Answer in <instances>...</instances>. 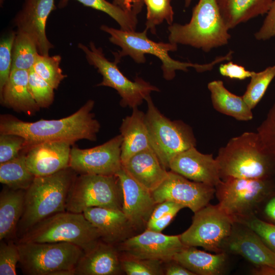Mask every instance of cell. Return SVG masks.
<instances>
[{
	"label": "cell",
	"mask_w": 275,
	"mask_h": 275,
	"mask_svg": "<svg viewBox=\"0 0 275 275\" xmlns=\"http://www.w3.org/2000/svg\"><path fill=\"white\" fill-rule=\"evenodd\" d=\"M94 101L89 100L77 111L58 120L41 119L25 122L10 115H2L0 133L22 136L24 149L45 142H65L73 144L80 140L95 141L100 125L92 111Z\"/></svg>",
	"instance_id": "1"
},
{
	"label": "cell",
	"mask_w": 275,
	"mask_h": 275,
	"mask_svg": "<svg viewBox=\"0 0 275 275\" xmlns=\"http://www.w3.org/2000/svg\"><path fill=\"white\" fill-rule=\"evenodd\" d=\"M215 159L222 180L271 178L275 174V160L257 132H245L231 138Z\"/></svg>",
	"instance_id": "2"
},
{
	"label": "cell",
	"mask_w": 275,
	"mask_h": 275,
	"mask_svg": "<svg viewBox=\"0 0 275 275\" xmlns=\"http://www.w3.org/2000/svg\"><path fill=\"white\" fill-rule=\"evenodd\" d=\"M75 173L69 167L50 175L35 177L25 191L23 211L17 227L15 240L40 221L66 211Z\"/></svg>",
	"instance_id": "3"
},
{
	"label": "cell",
	"mask_w": 275,
	"mask_h": 275,
	"mask_svg": "<svg viewBox=\"0 0 275 275\" xmlns=\"http://www.w3.org/2000/svg\"><path fill=\"white\" fill-rule=\"evenodd\" d=\"M100 29L111 35L109 41L112 43L121 48V51L114 52L115 61L119 62L122 57L129 56L135 62L144 63L146 62L145 54L155 56L161 61L163 77L168 80L175 77L176 70L186 72L188 67H193L197 72H203L212 70L215 65L227 60V57L224 56L204 64L181 62L173 59L169 54V51L177 49V44L152 41L147 37V28L142 32H136L118 30L102 25Z\"/></svg>",
	"instance_id": "4"
},
{
	"label": "cell",
	"mask_w": 275,
	"mask_h": 275,
	"mask_svg": "<svg viewBox=\"0 0 275 275\" xmlns=\"http://www.w3.org/2000/svg\"><path fill=\"white\" fill-rule=\"evenodd\" d=\"M168 30L170 42L190 45L205 52L227 44L231 38L216 0H199L188 23H173Z\"/></svg>",
	"instance_id": "5"
},
{
	"label": "cell",
	"mask_w": 275,
	"mask_h": 275,
	"mask_svg": "<svg viewBox=\"0 0 275 275\" xmlns=\"http://www.w3.org/2000/svg\"><path fill=\"white\" fill-rule=\"evenodd\" d=\"M101 240L99 231L83 213L65 211L38 223L15 241L69 242L79 246L87 253Z\"/></svg>",
	"instance_id": "6"
},
{
	"label": "cell",
	"mask_w": 275,
	"mask_h": 275,
	"mask_svg": "<svg viewBox=\"0 0 275 275\" xmlns=\"http://www.w3.org/2000/svg\"><path fill=\"white\" fill-rule=\"evenodd\" d=\"M16 243L19 263L26 275H74L84 254L81 248L69 242Z\"/></svg>",
	"instance_id": "7"
},
{
	"label": "cell",
	"mask_w": 275,
	"mask_h": 275,
	"mask_svg": "<svg viewBox=\"0 0 275 275\" xmlns=\"http://www.w3.org/2000/svg\"><path fill=\"white\" fill-rule=\"evenodd\" d=\"M145 100L148 105L145 122L151 147L163 167L169 168L175 156L196 147V140L189 126L181 121H172L164 116L155 106L150 95Z\"/></svg>",
	"instance_id": "8"
},
{
	"label": "cell",
	"mask_w": 275,
	"mask_h": 275,
	"mask_svg": "<svg viewBox=\"0 0 275 275\" xmlns=\"http://www.w3.org/2000/svg\"><path fill=\"white\" fill-rule=\"evenodd\" d=\"M274 188L271 178H229L215 187L219 208L234 222L251 216L258 206Z\"/></svg>",
	"instance_id": "9"
},
{
	"label": "cell",
	"mask_w": 275,
	"mask_h": 275,
	"mask_svg": "<svg viewBox=\"0 0 275 275\" xmlns=\"http://www.w3.org/2000/svg\"><path fill=\"white\" fill-rule=\"evenodd\" d=\"M122 188L116 175L80 174L69 191L66 211L83 213L93 207L122 210Z\"/></svg>",
	"instance_id": "10"
},
{
	"label": "cell",
	"mask_w": 275,
	"mask_h": 275,
	"mask_svg": "<svg viewBox=\"0 0 275 275\" xmlns=\"http://www.w3.org/2000/svg\"><path fill=\"white\" fill-rule=\"evenodd\" d=\"M78 47L85 53L88 63L96 68L102 76V81L97 86L115 89L121 97V106L136 107L151 92L159 91L157 87L141 78L137 77L134 81L128 79L118 68L119 62L109 61L102 48H97L93 42L90 43V48L80 43Z\"/></svg>",
	"instance_id": "11"
},
{
	"label": "cell",
	"mask_w": 275,
	"mask_h": 275,
	"mask_svg": "<svg viewBox=\"0 0 275 275\" xmlns=\"http://www.w3.org/2000/svg\"><path fill=\"white\" fill-rule=\"evenodd\" d=\"M234 223L217 205L208 204L194 213L191 225L180 237L186 246H201L221 253L231 234Z\"/></svg>",
	"instance_id": "12"
},
{
	"label": "cell",
	"mask_w": 275,
	"mask_h": 275,
	"mask_svg": "<svg viewBox=\"0 0 275 275\" xmlns=\"http://www.w3.org/2000/svg\"><path fill=\"white\" fill-rule=\"evenodd\" d=\"M120 134L98 146L71 149L69 167L80 174L114 175L122 167Z\"/></svg>",
	"instance_id": "13"
},
{
	"label": "cell",
	"mask_w": 275,
	"mask_h": 275,
	"mask_svg": "<svg viewBox=\"0 0 275 275\" xmlns=\"http://www.w3.org/2000/svg\"><path fill=\"white\" fill-rule=\"evenodd\" d=\"M215 193V187L190 181L171 171L152 195L156 204L170 201L188 208L195 213L208 205Z\"/></svg>",
	"instance_id": "14"
},
{
	"label": "cell",
	"mask_w": 275,
	"mask_h": 275,
	"mask_svg": "<svg viewBox=\"0 0 275 275\" xmlns=\"http://www.w3.org/2000/svg\"><path fill=\"white\" fill-rule=\"evenodd\" d=\"M119 244L118 249L127 257L158 260L164 263L173 260L186 246L180 235H167L147 229L141 234L126 238Z\"/></svg>",
	"instance_id": "15"
},
{
	"label": "cell",
	"mask_w": 275,
	"mask_h": 275,
	"mask_svg": "<svg viewBox=\"0 0 275 275\" xmlns=\"http://www.w3.org/2000/svg\"><path fill=\"white\" fill-rule=\"evenodd\" d=\"M55 0H24L15 18L17 32L25 33L35 41L39 53L49 55L53 46L48 40L45 26L48 16L56 8Z\"/></svg>",
	"instance_id": "16"
},
{
	"label": "cell",
	"mask_w": 275,
	"mask_h": 275,
	"mask_svg": "<svg viewBox=\"0 0 275 275\" xmlns=\"http://www.w3.org/2000/svg\"><path fill=\"white\" fill-rule=\"evenodd\" d=\"M116 175L119 178L122 188V211L132 227L147 224L157 205L152 192L133 178L123 166Z\"/></svg>",
	"instance_id": "17"
},
{
	"label": "cell",
	"mask_w": 275,
	"mask_h": 275,
	"mask_svg": "<svg viewBox=\"0 0 275 275\" xmlns=\"http://www.w3.org/2000/svg\"><path fill=\"white\" fill-rule=\"evenodd\" d=\"M171 171L187 179L215 187L221 181L217 162L212 154H203L191 147L175 156L169 164Z\"/></svg>",
	"instance_id": "18"
},
{
	"label": "cell",
	"mask_w": 275,
	"mask_h": 275,
	"mask_svg": "<svg viewBox=\"0 0 275 275\" xmlns=\"http://www.w3.org/2000/svg\"><path fill=\"white\" fill-rule=\"evenodd\" d=\"M72 144L45 142L28 149L25 159L29 170L35 177L45 176L69 167Z\"/></svg>",
	"instance_id": "19"
},
{
	"label": "cell",
	"mask_w": 275,
	"mask_h": 275,
	"mask_svg": "<svg viewBox=\"0 0 275 275\" xmlns=\"http://www.w3.org/2000/svg\"><path fill=\"white\" fill-rule=\"evenodd\" d=\"M246 227L237 230L233 228L225 244L231 252L242 256L256 267L275 269V253L255 232Z\"/></svg>",
	"instance_id": "20"
},
{
	"label": "cell",
	"mask_w": 275,
	"mask_h": 275,
	"mask_svg": "<svg viewBox=\"0 0 275 275\" xmlns=\"http://www.w3.org/2000/svg\"><path fill=\"white\" fill-rule=\"evenodd\" d=\"M122 271L118 248L101 240L90 251L84 253L74 275H117Z\"/></svg>",
	"instance_id": "21"
},
{
	"label": "cell",
	"mask_w": 275,
	"mask_h": 275,
	"mask_svg": "<svg viewBox=\"0 0 275 275\" xmlns=\"http://www.w3.org/2000/svg\"><path fill=\"white\" fill-rule=\"evenodd\" d=\"M83 213L98 229L101 240L111 244L124 241L133 228L121 210L93 207L85 209Z\"/></svg>",
	"instance_id": "22"
},
{
	"label": "cell",
	"mask_w": 275,
	"mask_h": 275,
	"mask_svg": "<svg viewBox=\"0 0 275 275\" xmlns=\"http://www.w3.org/2000/svg\"><path fill=\"white\" fill-rule=\"evenodd\" d=\"M122 166L133 178L151 192L156 189L168 175L151 148L135 154Z\"/></svg>",
	"instance_id": "23"
},
{
	"label": "cell",
	"mask_w": 275,
	"mask_h": 275,
	"mask_svg": "<svg viewBox=\"0 0 275 275\" xmlns=\"http://www.w3.org/2000/svg\"><path fill=\"white\" fill-rule=\"evenodd\" d=\"M120 131L123 138L121 148L122 164L138 152L151 148L145 114L138 107L133 108L131 115L123 119Z\"/></svg>",
	"instance_id": "24"
},
{
	"label": "cell",
	"mask_w": 275,
	"mask_h": 275,
	"mask_svg": "<svg viewBox=\"0 0 275 275\" xmlns=\"http://www.w3.org/2000/svg\"><path fill=\"white\" fill-rule=\"evenodd\" d=\"M28 81L29 70H11L9 80L0 93L2 104L29 115L38 111L40 107L29 91Z\"/></svg>",
	"instance_id": "25"
},
{
	"label": "cell",
	"mask_w": 275,
	"mask_h": 275,
	"mask_svg": "<svg viewBox=\"0 0 275 275\" xmlns=\"http://www.w3.org/2000/svg\"><path fill=\"white\" fill-rule=\"evenodd\" d=\"M25 190H14L7 186L0 194V240L16 239V230L22 216Z\"/></svg>",
	"instance_id": "26"
},
{
	"label": "cell",
	"mask_w": 275,
	"mask_h": 275,
	"mask_svg": "<svg viewBox=\"0 0 275 275\" xmlns=\"http://www.w3.org/2000/svg\"><path fill=\"white\" fill-rule=\"evenodd\" d=\"M273 0H216L223 19L230 30L267 13Z\"/></svg>",
	"instance_id": "27"
},
{
	"label": "cell",
	"mask_w": 275,
	"mask_h": 275,
	"mask_svg": "<svg viewBox=\"0 0 275 275\" xmlns=\"http://www.w3.org/2000/svg\"><path fill=\"white\" fill-rule=\"evenodd\" d=\"M173 260L178 262L195 274H219L225 266L226 256L223 252L215 254L186 246L177 253Z\"/></svg>",
	"instance_id": "28"
},
{
	"label": "cell",
	"mask_w": 275,
	"mask_h": 275,
	"mask_svg": "<svg viewBox=\"0 0 275 275\" xmlns=\"http://www.w3.org/2000/svg\"><path fill=\"white\" fill-rule=\"evenodd\" d=\"M212 105L217 112L239 121H248L253 118L252 111L242 96L235 95L227 90L220 80L208 84Z\"/></svg>",
	"instance_id": "29"
},
{
	"label": "cell",
	"mask_w": 275,
	"mask_h": 275,
	"mask_svg": "<svg viewBox=\"0 0 275 275\" xmlns=\"http://www.w3.org/2000/svg\"><path fill=\"white\" fill-rule=\"evenodd\" d=\"M26 152H22L15 158L0 163V182L8 187L26 190L35 176L29 170L25 159Z\"/></svg>",
	"instance_id": "30"
},
{
	"label": "cell",
	"mask_w": 275,
	"mask_h": 275,
	"mask_svg": "<svg viewBox=\"0 0 275 275\" xmlns=\"http://www.w3.org/2000/svg\"><path fill=\"white\" fill-rule=\"evenodd\" d=\"M38 54L34 39L25 33L17 32L12 48L11 70H30Z\"/></svg>",
	"instance_id": "31"
},
{
	"label": "cell",
	"mask_w": 275,
	"mask_h": 275,
	"mask_svg": "<svg viewBox=\"0 0 275 275\" xmlns=\"http://www.w3.org/2000/svg\"><path fill=\"white\" fill-rule=\"evenodd\" d=\"M69 0H60L58 6L65 7ZM85 6L102 11L115 19L121 30L135 31L138 23L137 16L130 14L106 0H75Z\"/></svg>",
	"instance_id": "32"
},
{
	"label": "cell",
	"mask_w": 275,
	"mask_h": 275,
	"mask_svg": "<svg viewBox=\"0 0 275 275\" xmlns=\"http://www.w3.org/2000/svg\"><path fill=\"white\" fill-rule=\"evenodd\" d=\"M275 77V65L263 71L252 72L251 81L242 98L249 107L253 109L261 100L270 83Z\"/></svg>",
	"instance_id": "33"
},
{
	"label": "cell",
	"mask_w": 275,
	"mask_h": 275,
	"mask_svg": "<svg viewBox=\"0 0 275 275\" xmlns=\"http://www.w3.org/2000/svg\"><path fill=\"white\" fill-rule=\"evenodd\" d=\"M61 61L60 55L50 57L39 53L33 67L34 71L54 89H57L67 76L60 68Z\"/></svg>",
	"instance_id": "34"
},
{
	"label": "cell",
	"mask_w": 275,
	"mask_h": 275,
	"mask_svg": "<svg viewBox=\"0 0 275 275\" xmlns=\"http://www.w3.org/2000/svg\"><path fill=\"white\" fill-rule=\"evenodd\" d=\"M172 0H144L147 8L146 28L155 34L156 25L161 23L164 20L172 25L174 18V11L171 6Z\"/></svg>",
	"instance_id": "35"
},
{
	"label": "cell",
	"mask_w": 275,
	"mask_h": 275,
	"mask_svg": "<svg viewBox=\"0 0 275 275\" xmlns=\"http://www.w3.org/2000/svg\"><path fill=\"white\" fill-rule=\"evenodd\" d=\"M162 262L158 260L140 259L126 256L121 259L123 270L128 275H162Z\"/></svg>",
	"instance_id": "36"
},
{
	"label": "cell",
	"mask_w": 275,
	"mask_h": 275,
	"mask_svg": "<svg viewBox=\"0 0 275 275\" xmlns=\"http://www.w3.org/2000/svg\"><path fill=\"white\" fill-rule=\"evenodd\" d=\"M29 91L40 108L50 106L54 99V89L38 75L33 68L29 70Z\"/></svg>",
	"instance_id": "37"
},
{
	"label": "cell",
	"mask_w": 275,
	"mask_h": 275,
	"mask_svg": "<svg viewBox=\"0 0 275 275\" xmlns=\"http://www.w3.org/2000/svg\"><path fill=\"white\" fill-rule=\"evenodd\" d=\"M20 253L15 240H2L0 243V275H16Z\"/></svg>",
	"instance_id": "38"
},
{
	"label": "cell",
	"mask_w": 275,
	"mask_h": 275,
	"mask_svg": "<svg viewBox=\"0 0 275 275\" xmlns=\"http://www.w3.org/2000/svg\"><path fill=\"white\" fill-rule=\"evenodd\" d=\"M237 222L255 232L275 253V225L252 216L241 218Z\"/></svg>",
	"instance_id": "39"
},
{
	"label": "cell",
	"mask_w": 275,
	"mask_h": 275,
	"mask_svg": "<svg viewBox=\"0 0 275 275\" xmlns=\"http://www.w3.org/2000/svg\"><path fill=\"white\" fill-rule=\"evenodd\" d=\"M16 33L12 32L0 42V93L9 80L12 66V48Z\"/></svg>",
	"instance_id": "40"
},
{
	"label": "cell",
	"mask_w": 275,
	"mask_h": 275,
	"mask_svg": "<svg viewBox=\"0 0 275 275\" xmlns=\"http://www.w3.org/2000/svg\"><path fill=\"white\" fill-rule=\"evenodd\" d=\"M264 147L275 160V102L257 128Z\"/></svg>",
	"instance_id": "41"
},
{
	"label": "cell",
	"mask_w": 275,
	"mask_h": 275,
	"mask_svg": "<svg viewBox=\"0 0 275 275\" xmlns=\"http://www.w3.org/2000/svg\"><path fill=\"white\" fill-rule=\"evenodd\" d=\"M25 140L21 136L11 134H1L0 163L10 160L24 149Z\"/></svg>",
	"instance_id": "42"
},
{
	"label": "cell",
	"mask_w": 275,
	"mask_h": 275,
	"mask_svg": "<svg viewBox=\"0 0 275 275\" xmlns=\"http://www.w3.org/2000/svg\"><path fill=\"white\" fill-rule=\"evenodd\" d=\"M260 29L255 34L258 40H266L275 36V0H273Z\"/></svg>",
	"instance_id": "43"
},
{
	"label": "cell",
	"mask_w": 275,
	"mask_h": 275,
	"mask_svg": "<svg viewBox=\"0 0 275 275\" xmlns=\"http://www.w3.org/2000/svg\"><path fill=\"white\" fill-rule=\"evenodd\" d=\"M219 71L224 76L239 80L251 77L253 72L246 70L244 67L233 62L222 64L219 67Z\"/></svg>",
	"instance_id": "44"
},
{
	"label": "cell",
	"mask_w": 275,
	"mask_h": 275,
	"mask_svg": "<svg viewBox=\"0 0 275 275\" xmlns=\"http://www.w3.org/2000/svg\"><path fill=\"white\" fill-rule=\"evenodd\" d=\"M184 208L182 205L172 201L162 202L156 205L147 223L153 222L174 210H181Z\"/></svg>",
	"instance_id": "45"
},
{
	"label": "cell",
	"mask_w": 275,
	"mask_h": 275,
	"mask_svg": "<svg viewBox=\"0 0 275 275\" xmlns=\"http://www.w3.org/2000/svg\"><path fill=\"white\" fill-rule=\"evenodd\" d=\"M113 3L136 16L142 11L144 5V0H114Z\"/></svg>",
	"instance_id": "46"
},
{
	"label": "cell",
	"mask_w": 275,
	"mask_h": 275,
	"mask_svg": "<svg viewBox=\"0 0 275 275\" xmlns=\"http://www.w3.org/2000/svg\"><path fill=\"white\" fill-rule=\"evenodd\" d=\"M180 209L174 210L158 219L147 223V230L161 232L171 222Z\"/></svg>",
	"instance_id": "47"
},
{
	"label": "cell",
	"mask_w": 275,
	"mask_h": 275,
	"mask_svg": "<svg viewBox=\"0 0 275 275\" xmlns=\"http://www.w3.org/2000/svg\"><path fill=\"white\" fill-rule=\"evenodd\" d=\"M165 263H167V265L163 268L164 274L196 275L194 272L173 259Z\"/></svg>",
	"instance_id": "48"
},
{
	"label": "cell",
	"mask_w": 275,
	"mask_h": 275,
	"mask_svg": "<svg viewBox=\"0 0 275 275\" xmlns=\"http://www.w3.org/2000/svg\"><path fill=\"white\" fill-rule=\"evenodd\" d=\"M264 213L269 218L275 222V196L267 202L265 207Z\"/></svg>",
	"instance_id": "49"
},
{
	"label": "cell",
	"mask_w": 275,
	"mask_h": 275,
	"mask_svg": "<svg viewBox=\"0 0 275 275\" xmlns=\"http://www.w3.org/2000/svg\"><path fill=\"white\" fill-rule=\"evenodd\" d=\"M191 1L192 0H185V7H188L190 5Z\"/></svg>",
	"instance_id": "50"
}]
</instances>
